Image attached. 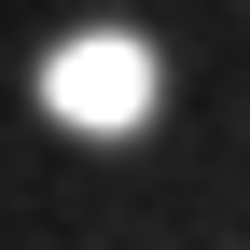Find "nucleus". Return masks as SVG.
<instances>
[{
    "label": "nucleus",
    "instance_id": "obj_1",
    "mask_svg": "<svg viewBox=\"0 0 250 250\" xmlns=\"http://www.w3.org/2000/svg\"><path fill=\"white\" fill-rule=\"evenodd\" d=\"M42 98L70 125H139L153 111V56L139 42H70V56H42Z\"/></svg>",
    "mask_w": 250,
    "mask_h": 250
}]
</instances>
